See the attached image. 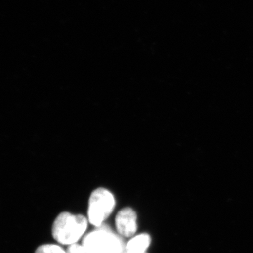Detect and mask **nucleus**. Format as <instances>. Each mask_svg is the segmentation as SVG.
Masks as SVG:
<instances>
[{
    "instance_id": "nucleus-1",
    "label": "nucleus",
    "mask_w": 253,
    "mask_h": 253,
    "mask_svg": "<svg viewBox=\"0 0 253 253\" xmlns=\"http://www.w3.org/2000/svg\"><path fill=\"white\" fill-rule=\"evenodd\" d=\"M87 224V219L81 214L61 213L53 224V237L61 244H76L85 232Z\"/></svg>"
},
{
    "instance_id": "nucleus-2",
    "label": "nucleus",
    "mask_w": 253,
    "mask_h": 253,
    "mask_svg": "<svg viewBox=\"0 0 253 253\" xmlns=\"http://www.w3.org/2000/svg\"><path fill=\"white\" fill-rule=\"evenodd\" d=\"M82 245L88 253H124L126 246L121 236L103 224L84 236Z\"/></svg>"
},
{
    "instance_id": "nucleus-3",
    "label": "nucleus",
    "mask_w": 253,
    "mask_h": 253,
    "mask_svg": "<svg viewBox=\"0 0 253 253\" xmlns=\"http://www.w3.org/2000/svg\"><path fill=\"white\" fill-rule=\"evenodd\" d=\"M116 206L113 195L104 188H99L91 193L88 206V219L92 225H102L111 215Z\"/></svg>"
},
{
    "instance_id": "nucleus-4",
    "label": "nucleus",
    "mask_w": 253,
    "mask_h": 253,
    "mask_svg": "<svg viewBox=\"0 0 253 253\" xmlns=\"http://www.w3.org/2000/svg\"><path fill=\"white\" fill-rule=\"evenodd\" d=\"M116 226L118 234L126 238L131 237L137 230V216L130 208H123L116 217Z\"/></svg>"
},
{
    "instance_id": "nucleus-5",
    "label": "nucleus",
    "mask_w": 253,
    "mask_h": 253,
    "mask_svg": "<svg viewBox=\"0 0 253 253\" xmlns=\"http://www.w3.org/2000/svg\"><path fill=\"white\" fill-rule=\"evenodd\" d=\"M151 239L149 234H141L134 236L126 246V252L145 253L151 244Z\"/></svg>"
},
{
    "instance_id": "nucleus-6",
    "label": "nucleus",
    "mask_w": 253,
    "mask_h": 253,
    "mask_svg": "<svg viewBox=\"0 0 253 253\" xmlns=\"http://www.w3.org/2000/svg\"><path fill=\"white\" fill-rule=\"evenodd\" d=\"M36 253H66L62 248L54 244H46L40 246Z\"/></svg>"
},
{
    "instance_id": "nucleus-7",
    "label": "nucleus",
    "mask_w": 253,
    "mask_h": 253,
    "mask_svg": "<svg viewBox=\"0 0 253 253\" xmlns=\"http://www.w3.org/2000/svg\"><path fill=\"white\" fill-rule=\"evenodd\" d=\"M66 253H88L83 245L74 244L70 245Z\"/></svg>"
},
{
    "instance_id": "nucleus-8",
    "label": "nucleus",
    "mask_w": 253,
    "mask_h": 253,
    "mask_svg": "<svg viewBox=\"0 0 253 253\" xmlns=\"http://www.w3.org/2000/svg\"><path fill=\"white\" fill-rule=\"evenodd\" d=\"M124 253H135L126 252V251H125Z\"/></svg>"
}]
</instances>
